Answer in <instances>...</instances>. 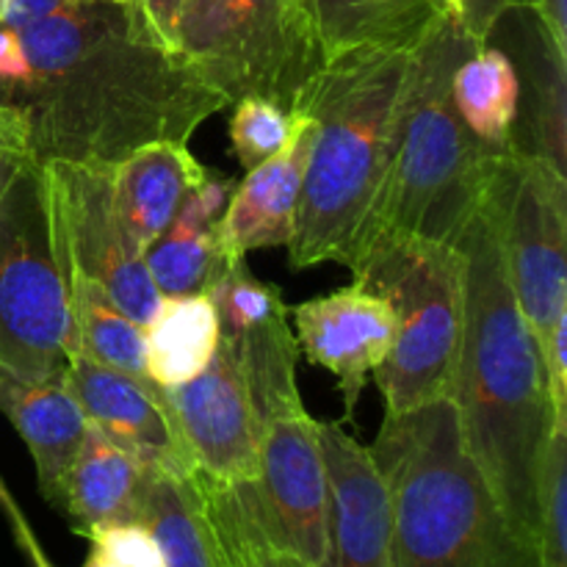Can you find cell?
<instances>
[{
	"label": "cell",
	"instance_id": "6da1fadb",
	"mask_svg": "<svg viewBox=\"0 0 567 567\" xmlns=\"http://www.w3.org/2000/svg\"><path fill=\"white\" fill-rule=\"evenodd\" d=\"M225 105L155 39L138 0L0 22V114L42 164H116L147 142H188Z\"/></svg>",
	"mask_w": 567,
	"mask_h": 567
},
{
	"label": "cell",
	"instance_id": "7a4b0ae2",
	"mask_svg": "<svg viewBox=\"0 0 567 567\" xmlns=\"http://www.w3.org/2000/svg\"><path fill=\"white\" fill-rule=\"evenodd\" d=\"M457 247L465 258V321L452 402L471 457L540 567L537 485L554 430L540 343L509 288L485 199Z\"/></svg>",
	"mask_w": 567,
	"mask_h": 567
},
{
	"label": "cell",
	"instance_id": "3957f363",
	"mask_svg": "<svg viewBox=\"0 0 567 567\" xmlns=\"http://www.w3.org/2000/svg\"><path fill=\"white\" fill-rule=\"evenodd\" d=\"M415 50H352L299 89L291 111L313 116L316 136L288 241L293 269L358 266L399 147Z\"/></svg>",
	"mask_w": 567,
	"mask_h": 567
},
{
	"label": "cell",
	"instance_id": "277c9868",
	"mask_svg": "<svg viewBox=\"0 0 567 567\" xmlns=\"http://www.w3.org/2000/svg\"><path fill=\"white\" fill-rule=\"evenodd\" d=\"M369 454L388 491L393 567H537L471 457L452 396L385 413Z\"/></svg>",
	"mask_w": 567,
	"mask_h": 567
},
{
	"label": "cell",
	"instance_id": "5b68a950",
	"mask_svg": "<svg viewBox=\"0 0 567 567\" xmlns=\"http://www.w3.org/2000/svg\"><path fill=\"white\" fill-rule=\"evenodd\" d=\"M476 48L482 44L449 20L415 50L399 147L363 255L385 236L457 247L480 214L493 153L471 136L452 97L454 72Z\"/></svg>",
	"mask_w": 567,
	"mask_h": 567
},
{
	"label": "cell",
	"instance_id": "8992f818",
	"mask_svg": "<svg viewBox=\"0 0 567 567\" xmlns=\"http://www.w3.org/2000/svg\"><path fill=\"white\" fill-rule=\"evenodd\" d=\"M72 352L70 255L48 166L0 114V377L59 380Z\"/></svg>",
	"mask_w": 567,
	"mask_h": 567
},
{
	"label": "cell",
	"instance_id": "52a82bcc",
	"mask_svg": "<svg viewBox=\"0 0 567 567\" xmlns=\"http://www.w3.org/2000/svg\"><path fill=\"white\" fill-rule=\"evenodd\" d=\"M352 277L396 310L391 352L374 371L388 415L452 396L465 321L460 247L408 236L377 238Z\"/></svg>",
	"mask_w": 567,
	"mask_h": 567
},
{
	"label": "cell",
	"instance_id": "ba28073f",
	"mask_svg": "<svg viewBox=\"0 0 567 567\" xmlns=\"http://www.w3.org/2000/svg\"><path fill=\"white\" fill-rule=\"evenodd\" d=\"M172 50L227 105L255 94L291 111L321 66L302 0H188Z\"/></svg>",
	"mask_w": 567,
	"mask_h": 567
},
{
	"label": "cell",
	"instance_id": "9c48e42d",
	"mask_svg": "<svg viewBox=\"0 0 567 567\" xmlns=\"http://www.w3.org/2000/svg\"><path fill=\"white\" fill-rule=\"evenodd\" d=\"M485 208L509 288L540 343L567 310V172L518 144L493 153Z\"/></svg>",
	"mask_w": 567,
	"mask_h": 567
},
{
	"label": "cell",
	"instance_id": "30bf717a",
	"mask_svg": "<svg viewBox=\"0 0 567 567\" xmlns=\"http://www.w3.org/2000/svg\"><path fill=\"white\" fill-rule=\"evenodd\" d=\"M48 177L70 266L97 282L138 327H147L164 297L144 252L131 241L111 197V164L50 161Z\"/></svg>",
	"mask_w": 567,
	"mask_h": 567
},
{
	"label": "cell",
	"instance_id": "8fae6325",
	"mask_svg": "<svg viewBox=\"0 0 567 567\" xmlns=\"http://www.w3.org/2000/svg\"><path fill=\"white\" fill-rule=\"evenodd\" d=\"M266 529L308 567H324L330 551V480L321 424L305 404L260 419L258 476L249 482Z\"/></svg>",
	"mask_w": 567,
	"mask_h": 567
},
{
	"label": "cell",
	"instance_id": "7c38bea8",
	"mask_svg": "<svg viewBox=\"0 0 567 567\" xmlns=\"http://www.w3.org/2000/svg\"><path fill=\"white\" fill-rule=\"evenodd\" d=\"M166 399L197 471L221 482H255L260 415L225 338L197 377L166 388Z\"/></svg>",
	"mask_w": 567,
	"mask_h": 567
},
{
	"label": "cell",
	"instance_id": "4fadbf2b",
	"mask_svg": "<svg viewBox=\"0 0 567 567\" xmlns=\"http://www.w3.org/2000/svg\"><path fill=\"white\" fill-rule=\"evenodd\" d=\"M221 338L233 347L258 415L302 404L297 385L299 343L288 324L282 293L258 280L244 258L233 260L210 286Z\"/></svg>",
	"mask_w": 567,
	"mask_h": 567
},
{
	"label": "cell",
	"instance_id": "5bb4252c",
	"mask_svg": "<svg viewBox=\"0 0 567 567\" xmlns=\"http://www.w3.org/2000/svg\"><path fill=\"white\" fill-rule=\"evenodd\" d=\"M64 380L89 424L161 471L192 474V452L172 415L166 388L155 380L122 374L83 352H72Z\"/></svg>",
	"mask_w": 567,
	"mask_h": 567
},
{
	"label": "cell",
	"instance_id": "9a60e30c",
	"mask_svg": "<svg viewBox=\"0 0 567 567\" xmlns=\"http://www.w3.org/2000/svg\"><path fill=\"white\" fill-rule=\"evenodd\" d=\"M293 336L299 352L338 380L349 421L369 374H374L391 352L396 310L382 293L354 280L341 291L297 305Z\"/></svg>",
	"mask_w": 567,
	"mask_h": 567
},
{
	"label": "cell",
	"instance_id": "2e32d148",
	"mask_svg": "<svg viewBox=\"0 0 567 567\" xmlns=\"http://www.w3.org/2000/svg\"><path fill=\"white\" fill-rule=\"evenodd\" d=\"M330 480V551L324 567H393L388 491L369 449L341 424H321Z\"/></svg>",
	"mask_w": 567,
	"mask_h": 567
},
{
	"label": "cell",
	"instance_id": "e0dca14e",
	"mask_svg": "<svg viewBox=\"0 0 567 567\" xmlns=\"http://www.w3.org/2000/svg\"><path fill=\"white\" fill-rule=\"evenodd\" d=\"M293 114V133L286 147L247 172L236 183L219 221V247L227 260L247 258L252 249L288 247L297 225L305 169L313 147L316 122L302 111Z\"/></svg>",
	"mask_w": 567,
	"mask_h": 567
},
{
	"label": "cell",
	"instance_id": "ac0fdd59",
	"mask_svg": "<svg viewBox=\"0 0 567 567\" xmlns=\"http://www.w3.org/2000/svg\"><path fill=\"white\" fill-rule=\"evenodd\" d=\"M236 181L219 175H205L166 230L144 252L150 277L161 297L210 291L221 271L233 264L219 247V221L233 197Z\"/></svg>",
	"mask_w": 567,
	"mask_h": 567
},
{
	"label": "cell",
	"instance_id": "d6986e66",
	"mask_svg": "<svg viewBox=\"0 0 567 567\" xmlns=\"http://www.w3.org/2000/svg\"><path fill=\"white\" fill-rule=\"evenodd\" d=\"M0 410L31 452L44 502L61 509L66 476L89 432V419L75 393L64 377L48 382L0 377Z\"/></svg>",
	"mask_w": 567,
	"mask_h": 567
},
{
	"label": "cell",
	"instance_id": "ffe728a7",
	"mask_svg": "<svg viewBox=\"0 0 567 567\" xmlns=\"http://www.w3.org/2000/svg\"><path fill=\"white\" fill-rule=\"evenodd\" d=\"M208 175L186 142L158 138L111 164V197L127 236L142 252L166 230L186 194Z\"/></svg>",
	"mask_w": 567,
	"mask_h": 567
},
{
	"label": "cell",
	"instance_id": "44dd1931",
	"mask_svg": "<svg viewBox=\"0 0 567 567\" xmlns=\"http://www.w3.org/2000/svg\"><path fill=\"white\" fill-rule=\"evenodd\" d=\"M321 64L363 48H419L454 20L443 0H302Z\"/></svg>",
	"mask_w": 567,
	"mask_h": 567
},
{
	"label": "cell",
	"instance_id": "7402d4cb",
	"mask_svg": "<svg viewBox=\"0 0 567 567\" xmlns=\"http://www.w3.org/2000/svg\"><path fill=\"white\" fill-rule=\"evenodd\" d=\"M153 471V465L89 424L86 441L66 476L61 513L70 515L83 535L105 526L138 524Z\"/></svg>",
	"mask_w": 567,
	"mask_h": 567
},
{
	"label": "cell",
	"instance_id": "603a6c76",
	"mask_svg": "<svg viewBox=\"0 0 567 567\" xmlns=\"http://www.w3.org/2000/svg\"><path fill=\"white\" fill-rule=\"evenodd\" d=\"M219 341V313L210 291L164 297L144 327V369L161 388L183 385L210 363Z\"/></svg>",
	"mask_w": 567,
	"mask_h": 567
},
{
	"label": "cell",
	"instance_id": "cb8c5ba5",
	"mask_svg": "<svg viewBox=\"0 0 567 567\" xmlns=\"http://www.w3.org/2000/svg\"><path fill=\"white\" fill-rule=\"evenodd\" d=\"M138 524L155 540L164 567H219L214 529L192 474L155 468Z\"/></svg>",
	"mask_w": 567,
	"mask_h": 567
},
{
	"label": "cell",
	"instance_id": "d4e9b609",
	"mask_svg": "<svg viewBox=\"0 0 567 567\" xmlns=\"http://www.w3.org/2000/svg\"><path fill=\"white\" fill-rule=\"evenodd\" d=\"M452 97L471 136L491 153L515 147L520 81L513 61L487 44L460 61L452 81Z\"/></svg>",
	"mask_w": 567,
	"mask_h": 567
},
{
	"label": "cell",
	"instance_id": "484cf974",
	"mask_svg": "<svg viewBox=\"0 0 567 567\" xmlns=\"http://www.w3.org/2000/svg\"><path fill=\"white\" fill-rule=\"evenodd\" d=\"M219 548V567H308L271 537L249 482H221L194 468Z\"/></svg>",
	"mask_w": 567,
	"mask_h": 567
},
{
	"label": "cell",
	"instance_id": "4316f807",
	"mask_svg": "<svg viewBox=\"0 0 567 567\" xmlns=\"http://www.w3.org/2000/svg\"><path fill=\"white\" fill-rule=\"evenodd\" d=\"M70 305L75 352L122 371V374L150 380L144 369V327H138L125 310L94 280L70 266Z\"/></svg>",
	"mask_w": 567,
	"mask_h": 567
},
{
	"label": "cell",
	"instance_id": "83f0119b",
	"mask_svg": "<svg viewBox=\"0 0 567 567\" xmlns=\"http://www.w3.org/2000/svg\"><path fill=\"white\" fill-rule=\"evenodd\" d=\"M537 559L567 567V430H551L537 485Z\"/></svg>",
	"mask_w": 567,
	"mask_h": 567
},
{
	"label": "cell",
	"instance_id": "f1b7e54d",
	"mask_svg": "<svg viewBox=\"0 0 567 567\" xmlns=\"http://www.w3.org/2000/svg\"><path fill=\"white\" fill-rule=\"evenodd\" d=\"M233 105H236L230 120L233 153L249 172L286 147L293 133V114L275 100L255 97V94L236 100Z\"/></svg>",
	"mask_w": 567,
	"mask_h": 567
},
{
	"label": "cell",
	"instance_id": "f546056e",
	"mask_svg": "<svg viewBox=\"0 0 567 567\" xmlns=\"http://www.w3.org/2000/svg\"><path fill=\"white\" fill-rule=\"evenodd\" d=\"M565 66L567 61L559 59L546 42V72H543V81L537 83V150L532 153L543 155L546 161H551L557 169L565 172Z\"/></svg>",
	"mask_w": 567,
	"mask_h": 567
},
{
	"label": "cell",
	"instance_id": "4dcf8cb0",
	"mask_svg": "<svg viewBox=\"0 0 567 567\" xmlns=\"http://www.w3.org/2000/svg\"><path fill=\"white\" fill-rule=\"evenodd\" d=\"M540 360L554 430H567V310L540 341Z\"/></svg>",
	"mask_w": 567,
	"mask_h": 567
},
{
	"label": "cell",
	"instance_id": "1f68e13d",
	"mask_svg": "<svg viewBox=\"0 0 567 567\" xmlns=\"http://www.w3.org/2000/svg\"><path fill=\"white\" fill-rule=\"evenodd\" d=\"M463 3V17H460V25L465 28L468 37H474L480 44H487L493 28L502 20L507 11H520L532 9L535 11L537 0H460Z\"/></svg>",
	"mask_w": 567,
	"mask_h": 567
},
{
	"label": "cell",
	"instance_id": "d6a6232c",
	"mask_svg": "<svg viewBox=\"0 0 567 567\" xmlns=\"http://www.w3.org/2000/svg\"><path fill=\"white\" fill-rule=\"evenodd\" d=\"M186 3L188 0H138L150 31L155 33V39H158L166 50H172L177 17H181V11L186 9ZM172 53H175V50H172Z\"/></svg>",
	"mask_w": 567,
	"mask_h": 567
},
{
	"label": "cell",
	"instance_id": "836d02e7",
	"mask_svg": "<svg viewBox=\"0 0 567 567\" xmlns=\"http://www.w3.org/2000/svg\"><path fill=\"white\" fill-rule=\"evenodd\" d=\"M535 14L540 17L548 48L567 61V0H537Z\"/></svg>",
	"mask_w": 567,
	"mask_h": 567
},
{
	"label": "cell",
	"instance_id": "e575fe53",
	"mask_svg": "<svg viewBox=\"0 0 567 567\" xmlns=\"http://www.w3.org/2000/svg\"><path fill=\"white\" fill-rule=\"evenodd\" d=\"M66 3H72V0H6L3 11H0V22L6 28L31 25L42 17L53 14V11L64 9Z\"/></svg>",
	"mask_w": 567,
	"mask_h": 567
},
{
	"label": "cell",
	"instance_id": "d590c367",
	"mask_svg": "<svg viewBox=\"0 0 567 567\" xmlns=\"http://www.w3.org/2000/svg\"><path fill=\"white\" fill-rule=\"evenodd\" d=\"M33 557H37V563H39V567H50L48 563H44L42 557H39V554H33ZM81 567H120L114 563V559H109L105 557L103 551H100L97 546H92V551H89V557H86V563H83Z\"/></svg>",
	"mask_w": 567,
	"mask_h": 567
},
{
	"label": "cell",
	"instance_id": "8d00e7d4",
	"mask_svg": "<svg viewBox=\"0 0 567 567\" xmlns=\"http://www.w3.org/2000/svg\"><path fill=\"white\" fill-rule=\"evenodd\" d=\"M3 3H6V0H0V11H3Z\"/></svg>",
	"mask_w": 567,
	"mask_h": 567
},
{
	"label": "cell",
	"instance_id": "74e56055",
	"mask_svg": "<svg viewBox=\"0 0 567 567\" xmlns=\"http://www.w3.org/2000/svg\"><path fill=\"white\" fill-rule=\"evenodd\" d=\"M161 567H164V565H161Z\"/></svg>",
	"mask_w": 567,
	"mask_h": 567
}]
</instances>
